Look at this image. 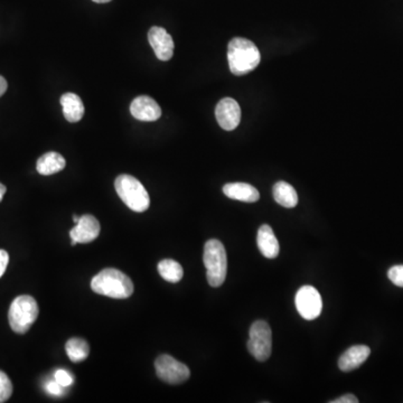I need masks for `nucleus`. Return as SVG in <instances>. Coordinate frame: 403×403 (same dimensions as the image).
Segmentation results:
<instances>
[{"mask_svg": "<svg viewBox=\"0 0 403 403\" xmlns=\"http://www.w3.org/2000/svg\"><path fill=\"white\" fill-rule=\"evenodd\" d=\"M91 288L98 295L114 299L129 298L134 294V282L126 273L114 268H107L94 275Z\"/></svg>", "mask_w": 403, "mask_h": 403, "instance_id": "nucleus-1", "label": "nucleus"}, {"mask_svg": "<svg viewBox=\"0 0 403 403\" xmlns=\"http://www.w3.org/2000/svg\"><path fill=\"white\" fill-rule=\"evenodd\" d=\"M227 61L230 71L234 75H245L260 64L261 55L253 42L236 37L227 46Z\"/></svg>", "mask_w": 403, "mask_h": 403, "instance_id": "nucleus-2", "label": "nucleus"}, {"mask_svg": "<svg viewBox=\"0 0 403 403\" xmlns=\"http://www.w3.org/2000/svg\"><path fill=\"white\" fill-rule=\"evenodd\" d=\"M114 188L121 201L125 203L131 211L137 213H142L148 210L151 205V199L148 195L145 186L131 175H120L114 182Z\"/></svg>", "mask_w": 403, "mask_h": 403, "instance_id": "nucleus-3", "label": "nucleus"}, {"mask_svg": "<svg viewBox=\"0 0 403 403\" xmlns=\"http://www.w3.org/2000/svg\"><path fill=\"white\" fill-rule=\"evenodd\" d=\"M203 261L206 268V278L212 287H220L227 278V251L222 242L216 238L208 240L204 245Z\"/></svg>", "mask_w": 403, "mask_h": 403, "instance_id": "nucleus-4", "label": "nucleus"}, {"mask_svg": "<svg viewBox=\"0 0 403 403\" xmlns=\"http://www.w3.org/2000/svg\"><path fill=\"white\" fill-rule=\"evenodd\" d=\"M38 305L31 296H20L13 301L8 312L9 325L17 334H25L38 317Z\"/></svg>", "mask_w": 403, "mask_h": 403, "instance_id": "nucleus-5", "label": "nucleus"}, {"mask_svg": "<svg viewBox=\"0 0 403 403\" xmlns=\"http://www.w3.org/2000/svg\"><path fill=\"white\" fill-rule=\"evenodd\" d=\"M248 349L259 362H264L270 358L273 351V333L267 321L253 323L249 333Z\"/></svg>", "mask_w": 403, "mask_h": 403, "instance_id": "nucleus-6", "label": "nucleus"}, {"mask_svg": "<svg viewBox=\"0 0 403 403\" xmlns=\"http://www.w3.org/2000/svg\"><path fill=\"white\" fill-rule=\"evenodd\" d=\"M157 377L168 384H182L190 379V369L171 355H160L155 360Z\"/></svg>", "mask_w": 403, "mask_h": 403, "instance_id": "nucleus-7", "label": "nucleus"}, {"mask_svg": "<svg viewBox=\"0 0 403 403\" xmlns=\"http://www.w3.org/2000/svg\"><path fill=\"white\" fill-rule=\"evenodd\" d=\"M296 308L299 315L307 321L316 319L323 310L321 294L312 286H304L297 291L295 297Z\"/></svg>", "mask_w": 403, "mask_h": 403, "instance_id": "nucleus-8", "label": "nucleus"}, {"mask_svg": "<svg viewBox=\"0 0 403 403\" xmlns=\"http://www.w3.org/2000/svg\"><path fill=\"white\" fill-rule=\"evenodd\" d=\"M215 116L221 128L234 130L241 121V109L236 100L225 98L216 105Z\"/></svg>", "mask_w": 403, "mask_h": 403, "instance_id": "nucleus-9", "label": "nucleus"}, {"mask_svg": "<svg viewBox=\"0 0 403 403\" xmlns=\"http://www.w3.org/2000/svg\"><path fill=\"white\" fill-rule=\"evenodd\" d=\"M100 223L93 215L86 214L81 216L75 227L70 231L72 245L77 243H90L100 234Z\"/></svg>", "mask_w": 403, "mask_h": 403, "instance_id": "nucleus-10", "label": "nucleus"}, {"mask_svg": "<svg viewBox=\"0 0 403 403\" xmlns=\"http://www.w3.org/2000/svg\"><path fill=\"white\" fill-rule=\"evenodd\" d=\"M148 40L153 47L157 59L160 61H169L174 54V40L167 31L162 27L153 26L148 33Z\"/></svg>", "mask_w": 403, "mask_h": 403, "instance_id": "nucleus-11", "label": "nucleus"}, {"mask_svg": "<svg viewBox=\"0 0 403 403\" xmlns=\"http://www.w3.org/2000/svg\"><path fill=\"white\" fill-rule=\"evenodd\" d=\"M130 112L140 121H156L162 116V109L153 98L140 96L131 102Z\"/></svg>", "mask_w": 403, "mask_h": 403, "instance_id": "nucleus-12", "label": "nucleus"}, {"mask_svg": "<svg viewBox=\"0 0 403 403\" xmlns=\"http://www.w3.org/2000/svg\"><path fill=\"white\" fill-rule=\"evenodd\" d=\"M371 349L367 345H354L349 347L338 358V367L343 372H351L358 369L369 358Z\"/></svg>", "mask_w": 403, "mask_h": 403, "instance_id": "nucleus-13", "label": "nucleus"}, {"mask_svg": "<svg viewBox=\"0 0 403 403\" xmlns=\"http://www.w3.org/2000/svg\"><path fill=\"white\" fill-rule=\"evenodd\" d=\"M257 243L262 256L268 259H275L278 257L279 251H280L279 242L269 225H264L259 227Z\"/></svg>", "mask_w": 403, "mask_h": 403, "instance_id": "nucleus-14", "label": "nucleus"}, {"mask_svg": "<svg viewBox=\"0 0 403 403\" xmlns=\"http://www.w3.org/2000/svg\"><path fill=\"white\" fill-rule=\"evenodd\" d=\"M223 193L229 199L245 203H254L260 199L258 190L247 183H229L223 186Z\"/></svg>", "mask_w": 403, "mask_h": 403, "instance_id": "nucleus-15", "label": "nucleus"}, {"mask_svg": "<svg viewBox=\"0 0 403 403\" xmlns=\"http://www.w3.org/2000/svg\"><path fill=\"white\" fill-rule=\"evenodd\" d=\"M63 114L68 123H77L84 116V105L79 96L72 92L63 94L61 97Z\"/></svg>", "mask_w": 403, "mask_h": 403, "instance_id": "nucleus-16", "label": "nucleus"}, {"mask_svg": "<svg viewBox=\"0 0 403 403\" xmlns=\"http://www.w3.org/2000/svg\"><path fill=\"white\" fill-rule=\"evenodd\" d=\"M66 162L64 157L55 151L44 153L37 160L36 169L40 175L49 176L53 174L59 173L66 168Z\"/></svg>", "mask_w": 403, "mask_h": 403, "instance_id": "nucleus-17", "label": "nucleus"}, {"mask_svg": "<svg viewBox=\"0 0 403 403\" xmlns=\"http://www.w3.org/2000/svg\"><path fill=\"white\" fill-rule=\"evenodd\" d=\"M273 199L281 206L293 208L298 204V195L295 188L286 182L275 183L273 190Z\"/></svg>", "mask_w": 403, "mask_h": 403, "instance_id": "nucleus-18", "label": "nucleus"}, {"mask_svg": "<svg viewBox=\"0 0 403 403\" xmlns=\"http://www.w3.org/2000/svg\"><path fill=\"white\" fill-rule=\"evenodd\" d=\"M66 354L74 363H79L88 358L90 354V347L88 342L83 338L72 337L66 342Z\"/></svg>", "mask_w": 403, "mask_h": 403, "instance_id": "nucleus-19", "label": "nucleus"}, {"mask_svg": "<svg viewBox=\"0 0 403 403\" xmlns=\"http://www.w3.org/2000/svg\"><path fill=\"white\" fill-rule=\"evenodd\" d=\"M158 273L162 275V279H165L168 282L176 284L182 280L184 275V270L182 266L175 260L165 259L158 264Z\"/></svg>", "mask_w": 403, "mask_h": 403, "instance_id": "nucleus-20", "label": "nucleus"}, {"mask_svg": "<svg viewBox=\"0 0 403 403\" xmlns=\"http://www.w3.org/2000/svg\"><path fill=\"white\" fill-rule=\"evenodd\" d=\"M13 395V384L6 373L0 371V403L6 402Z\"/></svg>", "mask_w": 403, "mask_h": 403, "instance_id": "nucleus-21", "label": "nucleus"}, {"mask_svg": "<svg viewBox=\"0 0 403 403\" xmlns=\"http://www.w3.org/2000/svg\"><path fill=\"white\" fill-rule=\"evenodd\" d=\"M388 277L392 281V284L403 288V264H397L390 268Z\"/></svg>", "mask_w": 403, "mask_h": 403, "instance_id": "nucleus-22", "label": "nucleus"}, {"mask_svg": "<svg viewBox=\"0 0 403 403\" xmlns=\"http://www.w3.org/2000/svg\"><path fill=\"white\" fill-rule=\"evenodd\" d=\"M54 380L57 381L64 388H68L74 382L73 375L70 374L66 370H57L56 372H55Z\"/></svg>", "mask_w": 403, "mask_h": 403, "instance_id": "nucleus-23", "label": "nucleus"}, {"mask_svg": "<svg viewBox=\"0 0 403 403\" xmlns=\"http://www.w3.org/2000/svg\"><path fill=\"white\" fill-rule=\"evenodd\" d=\"M46 391L51 393V395H56V397H60L64 393V386H61L57 381H49L47 383L45 384Z\"/></svg>", "mask_w": 403, "mask_h": 403, "instance_id": "nucleus-24", "label": "nucleus"}, {"mask_svg": "<svg viewBox=\"0 0 403 403\" xmlns=\"http://www.w3.org/2000/svg\"><path fill=\"white\" fill-rule=\"evenodd\" d=\"M9 264V254L7 251L0 249V278L3 277V273L6 271Z\"/></svg>", "mask_w": 403, "mask_h": 403, "instance_id": "nucleus-25", "label": "nucleus"}, {"mask_svg": "<svg viewBox=\"0 0 403 403\" xmlns=\"http://www.w3.org/2000/svg\"><path fill=\"white\" fill-rule=\"evenodd\" d=\"M330 403H358V399L353 395H345L337 397L335 400L330 401Z\"/></svg>", "mask_w": 403, "mask_h": 403, "instance_id": "nucleus-26", "label": "nucleus"}, {"mask_svg": "<svg viewBox=\"0 0 403 403\" xmlns=\"http://www.w3.org/2000/svg\"><path fill=\"white\" fill-rule=\"evenodd\" d=\"M7 88H8V83H7L5 77H3L1 75H0V97L5 94V92L7 91Z\"/></svg>", "mask_w": 403, "mask_h": 403, "instance_id": "nucleus-27", "label": "nucleus"}, {"mask_svg": "<svg viewBox=\"0 0 403 403\" xmlns=\"http://www.w3.org/2000/svg\"><path fill=\"white\" fill-rule=\"evenodd\" d=\"M6 186L0 183V202L3 201V196H5V194H6Z\"/></svg>", "mask_w": 403, "mask_h": 403, "instance_id": "nucleus-28", "label": "nucleus"}, {"mask_svg": "<svg viewBox=\"0 0 403 403\" xmlns=\"http://www.w3.org/2000/svg\"><path fill=\"white\" fill-rule=\"evenodd\" d=\"M94 3H110L111 0H92Z\"/></svg>", "mask_w": 403, "mask_h": 403, "instance_id": "nucleus-29", "label": "nucleus"}, {"mask_svg": "<svg viewBox=\"0 0 403 403\" xmlns=\"http://www.w3.org/2000/svg\"><path fill=\"white\" fill-rule=\"evenodd\" d=\"M79 218H77V215L73 216V221L75 225H77V222H79Z\"/></svg>", "mask_w": 403, "mask_h": 403, "instance_id": "nucleus-30", "label": "nucleus"}]
</instances>
